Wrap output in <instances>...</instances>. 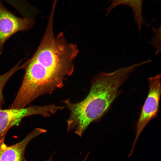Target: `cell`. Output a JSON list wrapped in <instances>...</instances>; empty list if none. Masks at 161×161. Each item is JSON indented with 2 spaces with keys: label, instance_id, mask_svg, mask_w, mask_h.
I'll list each match as a JSON object with an SVG mask.
<instances>
[{
  "label": "cell",
  "instance_id": "cell-1",
  "mask_svg": "<svg viewBox=\"0 0 161 161\" xmlns=\"http://www.w3.org/2000/svg\"><path fill=\"white\" fill-rule=\"evenodd\" d=\"M78 53L77 45L68 42L63 35L55 36L52 32H46L24 68L26 89L38 97L61 88L73 72V61Z\"/></svg>",
  "mask_w": 161,
  "mask_h": 161
},
{
  "label": "cell",
  "instance_id": "cell-2",
  "mask_svg": "<svg viewBox=\"0 0 161 161\" xmlns=\"http://www.w3.org/2000/svg\"><path fill=\"white\" fill-rule=\"evenodd\" d=\"M138 66L136 64L111 72H100L92 79L89 92L84 99L77 103L64 101L70 112L67 132L75 129V134L82 136L91 123L107 111L120 93L119 88Z\"/></svg>",
  "mask_w": 161,
  "mask_h": 161
},
{
  "label": "cell",
  "instance_id": "cell-3",
  "mask_svg": "<svg viewBox=\"0 0 161 161\" xmlns=\"http://www.w3.org/2000/svg\"><path fill=\"white\" fill-rule=\"evenodd\" d=\"M161 75L157 74L148 79L149 90L137 122L136 134L130 153L132 154L141 132L152 119L156 117L159 110L161 93Z\"/></svg>",
  "mask_w": 161,
  "mask_h": 161
},
{
  "label": "cell",
  "instance_id": "cell-4",
  "mask_svg": "<svg viewBox=\"0 0 161 161\" xmlns=\"http://www.w3.org/2000/svg\"><path fill=\"white\" fill-rule=\"evenodd\" d=\"M59 109L60 107L54 104L0 109V140L4 139L7 132L10 128L18 124L22 118L35 115L49 117Z\"/></svg>",
  "mask_w": 161,
  "mask_h": 161
},
{
  "label": "cell",
  "instance_id": "cell-5",
  "mask_svg": "<svg viewBox=\"0 0 161 161\" xmlns=\"http://www.w3.org/2000/svg\"><path fill=\"white\" fill-rule=\"evenodd\" d=\"M34 24L31 18L16 16L0 2V55L3 52L4 44L9 38L18 32L32 29Z\"/></svg>",
  "mask_w": 161,
  "mask_h": 161
},
{
  "label": "cell",
  "instance_id": "cell-6",
  "mask_svg": "<svg viewBox=\"0 0 161 161\" xmlns=\"http://www.w3.org/2000/svg\"><path fill=\"white\" fill-rule=\"evenodd\" d=\"M46 132L44 129L36 128L21 141L9 146L5 144L4 139L0 140V161H25L24 154L29 143L34 138Z\"/></svg>",
  "mask_w": 161,
  "mask_h": 161
},
{
  "label": "cell",
  "instance_id": "cell-7",
  "mask_svg": "<svg viewBox=\"0 0 161 161\" xmlns=\"http://www.w3.org/2000/svg\"><path fill=\"white\" fill-rule=\"evenodd\" d=\"M142 0H113L111 4L106 9V16H107L112 10L117 6L124 5L128 6L132 9L134 14V18L138 30L140 32L143 20L142 16Z\"/></svg>",
  "mask_w": 161,
  "mask_h": 161
},
{
  "label": "cell",
  "instance_id": "cell-8",
  "mask_svg": "<svg viewBox=\"0 0 161 161\" xmlns=\"http://www.w3.org/2000/svg\"><path fill=\"white\" fill-rule=\"evenodd\" d=\"M20 63L16 64L8 71L0 75V109H2L4 104V100L2 94L3 88L10 78L17 71L24 68L26 64L20 65Z\"/></svg>",
  "mask_w": 161,
  "mask_h": 161
},
{
  "label": "cell",
  "instance_id": "cell-9",
  "mask_svg": "<svg viewBox=\"0 0 161 161\" xmlns=\"http://www.w3.org/2000/svg\"><path fill=\"white\" fill-rule=\"evenodd\" d=\"M153 30L155 35L151 38L150 44L156 49L155 54L157 55L161 52V26L157 29L153 28Z\"/></svg>",
  "mask_w": 161,
  "mask_h": 161
},
{
  "label": "cell",
  "instance_id": "cell-10",
  "mask_svg": "<svg viewBox=\"0 0 161 161\" xmlns=\"http://www.w3.org/2000/svg\"><path fill=\"white\" fill-rule=\"evenodd\" d=\"M89 153L87 155L86 157H85L84 160L82 161H85L86 159L87 158L88 156ZM46 161H52V156H51L50 158L47 160Z\"/></svg>",
  "mask_w": 161,
  "mask_h": 161
}]
</instances>
